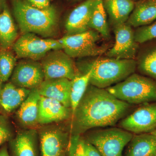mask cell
I'll use <instances>...</instances> for the list:
<instances>
[{
    "mask_svg": "<svg viewBox=\"0 0 156 156\" xmlns=\"http://www.w3.org/2000/svg\"><path fill=\"white\" fill-rule=\"evenodd\" d=\"M130 105L104 89L89 85L72 115L71 132L79 135L89 129L113 126L126 114Z\"/></svg>",
    "mask_w": 156,
    "mask_h": 156,
    "instance_id": "1",
    "label": "cell"
},
{
    "mask_svg": "<svg viewBox=\"0 0 156 156\" xmlns=\"http://www.w3.org/2000/svg\"><path fill=\"white\" fill-rule=\"evenodd\" d=\"M11 2L12 14L21 34L31 33L49 38L58 35L60 13L56 6L52 5L48 9H39L23 0Z\"/></svg>",
    "mask_w": 156,
    "mask_h": 156,
    "instance_id": "2",
    "label": "cell"
},
{
    "mask_svg": "<svg viewBox=\"0 0 156 156\" xmlns=\"http://www.w3.org/2000/svg\"><path fill=\"white\" fill-rule=\"evenodd\" d=\"M137 63L134 59L97 58L80 66L83 73L91 72L90 85L101 89L111 87L134 73Z\"/></svg>",
    "mask_w": 156,
    "mask_h": 156,
    "instance_id": "3",
    "label": "cell"
},
{
    "mask_svg": "<svg viewBox=\"0 0 156 156\" xmlns=\"http://www.w3.org/2000/svg\"><path fill=\"white\" fill-rule=\"evenodd\" d=\"M106 90L118 99L128 104L156 101V82L137 74H132Z\"/></svg>",
    "mask_w": 156,
    "mask_h": 156,
    "instance_id": "4",
    "label": "cell"
},
{
    "mask_svg": "<svg viewBox=\"0 0 156 156\" xmlns=\"http://www.w3.org/2000/svg\"><path fill=\"white\" fill-rule=\"evenodd\" d=\"M100 39V34L90 29L80 33L66 35L58 41L65 53L73 58L93 57L105 53L107 48L98 44Z\"/></svg>",
    "mask_w": 156,
    "mask_h": 156,
    "instance_id": "5",
    "label": "cell"
},
{
    "mask_svg": "<svg viewBox=\"0 0 156 156\" xmlns=\"http://www.w3.org/2000/svg\"><path fill=\"white\" fill-rule=\"evenodd\" d=\"M131 132L123 129L110 128L91 132L86 139L101 156H122L124 147L133 137Z\"/></svg>",
    "mask_w": 156,
    "mask_h": 156,
    "instance_id": "6",
    "label": "cell"
},
{
    "mask_svg": "<svg viewBox=\"0 0 156 156\" xmlns=\"http://www.w3.org/2000/svg\"><path fill=\"white\" fill-rule=\"evenodd\" d=\"M16 57L40 61L53 50H62L58 40L41 37L31 33L23 34L17 39L12 48Z\"/></svg>",
    "mask_w": 156,
    "mask_h": 156,
    "instance_id": "7",
    "label": "cell"
},
{
    "mask_svg": "<svg viewBox=\"0 0 156 156\" xmlns=\"http://www.w3.org/2000/svg\"><path fill=\"white\" fill-rule=\"evenodd\" d=\"M40 62L45 80L66 78L71 80L79 74L73 58L62 50H51Z\"/></svg>",
    "mask_w": 156,
    "mask_h": 156,
    "instance_id": "8",
    "label": "cell"
},
{
    "mask_svg": "<svg viewBox=\"0 0 156 156\" xmlns=\"http://www.w3.org/2000/svg\"><path fill=\"white\" fill-rule=\"evenodd\" d=\"M41 156H66L69 138L58 126H45L38 133Z\"/></svg>",
    "mask_w": 156,
    "mask_h": 156,
    "instance_id": "9",
    "label": "cell"
},
{
    "mask_svg": "<svg viewBox=\"0 0 156 156\" xmlns=\"http://www.w3.org/2000/svg\"><path fill=\"white\" fill-rule=\"evenodd\" d=\"M44 80L40 61L22 59L17 62L10 82L17 87L31 90L37 88Z\"/></svg>",
    "mask_w": 156,
    "mask_h": 156,
    "instance_id": "10",
    "label": "cell"
},
{
    "mask_svg": "<svg viewBox=\"0 0 156 156\" xmlns=\"http://www.w3.org/2000/svg\"><path fill=\"white\" fill-rule=\"evenodd\" d=\"M119 126L124 130L136 134L152 132L156 129V102L137 108L122 120Z\"/></svg>",
    "mask_w": 156,
    "mask_h": 156,
    "instance_id": "11",
    "label": "cell"
},
{
    "mask_svg": "<svg viewBox=\"0 0 156 156\" xmlns=\"http://www.w3.org/2000/svg\"><path fill=\"white\" fill-rule=\"evenodd\" d=\"M115 42L106 52L108 57L118 59H134L138 48L134 32L131 27L126 23L113 27Z\"/></svg>",
    "mask_w": 156,
    "mask_h": 156,
    "instance_id": "12",
    "label": "cell"
},
{
    "mask_svg": "<svg viewBox=\"0 0 156 156\" xmlns=\"http://www.w3.org/2000/svg\"><path fill=\"white\" fill-rule=\"evenodd\" d=\"M96 0H86L70 12L66 20V35L80 33L90 30L89 23Z\"/></svg>",
    "mask_w": 156,
    "mask_h": 156,
    "instance_id": "13",
    "label": "cell"
},
{
    "mask_svg": "<svg viewBox=\"0 0 156 156\" xmlns=\"http://www.w3.org/2000/svg\"><path fill=\"white\" fill-rule=\"evenodd\" d=\"M38 138L34 128L20 131L9 142L11 156H39Z\"/></svg>",
    "mask_w": 156,
    "mask_h": 156,
    "instance_id": "14",
    "label": "cell"
},
{
    "mask_svg": "<svg viewBox=\"0 0 156 156\" xmlns=\"http://www.w3.org/2000/svg\"><path fill=\"white\" fill-rule=\"evenodd\" d=\"M72 115L71 108L65 106L57 100L41 96L39 100L38 123L48 125L62 122Z\"/></svg>",
    "mask_w": 156,
    "mask_h": 156,
    "instance_id": "15",
    "label": "cell"
},
{
    "mask_svg": "<svg viewBox=\"0 0 156 156\" xmlns=\"http://www.w3.org/2000/svg\"><path fill=\"white\" fill-rule=\"evenodd\" d=\"M71 80L66 78L45 80L37 88L41 96L53 98L71 108Z\"/></svg>",
    "mask_w": 156,
    "mask_h": 156,
    "instance_id": "16",
    "label": "cell"
},
{
    "mask_svg": "<svg viewBox=\"0 0 156 156\" xmlns=\"http://www.w3.org/2000/svg\"><path fill=\"white\" fill-rule=\"evenodd\" d=\"M41 95L37 88L31 89L28 96L19 107L16 117L21 126L33 128L38 123L39 104Z\"/></svg>",
    "mask_w": 156,
    "mask_h": 156,
    "instance_id": "17",
    "label": "cell"
},
{
    "mask_svg": "<svg viewBox=\"0 0 156 156\" xmlns=\"http://www.w3.org/2000/svg\"><path fill=\"white\" fill-rule=\"evenodd\" d=\"M30 89L15 86L11 82L2 86L0 92V107L8 113L19 108L27 98Z\"/></svg>",
    "mask_w": 156,
    "mask_h": 156,
    "instance_id": "18",
    "label": "cell"
},
{
    "mask_svg": "<svg viewBox=\"0 0 156 156\" xmlns=\"http://www.w3.org/2000/svg\"><path fill=\"white\" fill-rule=\"evenodd\" d=\"M156 19V2L140 0L135 4L126 23L131 27H140L150 25Z\"/></svg>",
    "mask_w": 156,
    "mask_h": 156,
    "instance_id": "19",
    "label": "cell"
},
{
    "mask_svg": "<svg viewBox=\"0 0 156 156\" xmlns=\"http://www.w3.org/2000/svg\"><path fill=\"white\" fill-rule=\"evenodd\" d=\"M102 2L113 27L127 22L135 5L133 0H102Z\"/></svg>",
    "mask_w": 156,
    "mask_h": 156,
    "instance_id": "20",
    "label": "cell"
},
{
    "mask_svg": "<svg viewBox=\"0 0 156 156\" xmlns=\"http://www.w3.org/2000/svg\"><path fill=\"white\" fill-rule=\"evenodd\" d=\"M18 26L9 6L0 14V48L12 49L18 37Z\"/></svg>",
    "mask_w": 156,
    "mask_h": 156,
    "instance_id": "21",
    "label": "cell"
},
{
    "mask_svg": "<svg viewBox=\"0 0 156 156\" xmlns=\"http://www.w3.org/2000/svg\"><path fill=\"white\" fill-rule=\"evenodd\" d=\"M129 143L126 156H156V137L151 133L137 134Z\"/></svg>",
    "mask_w": 156,
    "mask_h": 156,
    "instance_id": "22",
    "label": "cell"
},
{
    "mask_svg": "<svg viewBox=\"0 0 156 156\" xmlns=\"http://www.w3.org/2000/svg\"><path fill=\"white\" fill-rule=\"evenodd\" d=\"M90 29L97 31L105 39L109 38L110 31L107 20L106 11L102 0H96L89 23Z\"/></svg>",
    "mask_w": 156,
    "mask_h": 156,
    "instance_id": "23",
    "label": "cell"
},
{
    "mask_svg": "<svg viewBox=\"0 0 156 156\" xmlns=\"http://www.w3.org/2000/svg\"><path fill=\"white\" fill-rule=\"evenodd\" d=\"M91 72L78 74L71 80L70 102L72 115L83 97L90 83Z\"/></svg>",
    "mask_w": 156,
    "mask_h": 156,
    "instance_id": "24",
    "label": "cell"
},
{
    "mask_svg": "<svg viewBox=\"0 0 156 156\" xmlns=\"http://www.w3.org/2000/svg\"><path fill=\"white\" fill-rule=\"evenodd\" d=\"M17 61L13 50L0 48V79L2 83H5L11 77Z\"/></svg>",
    "mask_w": 156,
    "mask_h": 156,
    "instance_id": "25",
    "label": "cell"
},
{
    "mask_svg": "<svg viewBox=\"0 0 156 156\" xmlns=\"http://www.w3.org/2000/svg\"><path fill=\"white\" fill-rule=\"evenodd\" d=\"M137 65L140 71L156 79V46L144 52Z\"/></svg>",
    "mask_w": 156,
    "mask_h": 156,
    "instance_id": "26",
    "label": "cell"
},
{
    "mask_svg": "<svg viewBox=\"0 0 156 156\" xmlns=\"http://www.w3.org/2000/svg\"><path fill=\"white\" fill-rule=\"evenodd\" d=\"M134 37L138 44L156 38V21L152 24L139 27L134 32Z\"/></svg>",
    "mask_w": 156,
    "mask_h": 156,
    "instance_id": "27",
    "label": "cell"
},
{
    "mask_svg": "<svg viewBox=\"0 0 156 156\" xmlns=\"http://www.w3.org/2000/svg\"><path fill=\"white\" fill-rule=\"evenodd\" d=\"M68 154L69 156H87L84 150L83 139L80 135H73L70 137Z\"/></svg>",
    "mask_w": 156,
    "mask_h": 156,
    "instance_id": "28",
    "label": "cell"
},
{
    "mask_svg": "<svg viewBox=\"0 0 156 156\" xmlns=\"http://www.w3.org/2000/svg\"><path fill=\"white\" fill-rule=\"evenodd\" d=\"M14 137L13 130L7 117L0 115V147Z\"/></svg>",
    "mask_w": 156,
    "mask_h": 156,
    "instance_id": "29",
    "label": "cell"
},
{
    "mask_svg": "<svg viewBox=\"0 0 156 156\" xmlns=\"http://www.w3.org/2000/svg\"><path fill=\"white\" fill-rule=\"evenodd\" d=\"M29 5L39 9H48L52 5V0H23Z\"/></svg>",
    "mask_w": 156,
    "mask_h": 156,
    "instance_id": "30",
    "label": "cell"
},
{
    "mask_svg": "<svg viewBox=\"0 0 156 156\" xmlns=\"http://www.w3.org/2000/svg\"><path fill=\"white\" fill-rule=\"evenodd\" d=\"M83 145L87 156H101L97 149L86 140L83 139Z\"/></svg>",
    "mask_w": 156,
    "mask_h": 156,
    "instance_id": "31",
    "label": "cell"
},
{
    "mask_svg": "<svg viewBox=\"0 0 156 156\" xmlns=\"http://www.w3.org/2000/svg\"><path fill=\"white\" fill-rule=\"evenodd\" d=\"M0 156H10L8 151V146L6 144H3L0 148Z\"/></svg>",
    "mask_w": 156,
    "mask_h": 156,
    "instance_id": "32",
    "label": "cell"
},
{
    "mask_svg": "<svg viewBox=\"0 0 156 156\" xmlns=\"http://www.w3.org/2000/svg\"><path fill=\"white\" fill-rule=\"evenodd\" d=\"M8 6L7 0H0V14L2 13Z\"/></svg>",
    "mask_w": 156,
    "mask_h": 156,
    "instance_id": "33",
    "label": "cell"
},
{
    "mask_svg": "<svg viewBox=\"0 0 156 156\" xmlns=\"http://www.w3.org/2000/svg\"><path fill=\"white\" fill-rule=\"evenodd\" d=\"M151 133L152 134H153V135H154V136L156 137V129L155 130H154V131H153L152 132H151Z\"/></svg>",
    "mask_w": 156,
    "mask_h": 156,
    "instance_id": "34",
    "label": "cell"
},
{
    "mask_svg": "<svg viewBox=\"0 0 156 156\" xmlns=\"http://www.w3.org/2000/svg\"><path fill=\"white\" fill-rule=\"evenodd\" d=\"M2 81H1V79H0V92H1V90L2 89Z\"/></svg>",
    "mask_w": 156,
    "mask_h": 156,
    "instance_id": "35",
    "label": "cell"
},
{
    "mask_svg": "<svg viewBox=\"0 0 156 156\" xmlns=\"http://www.w3.org/2000/svg\"><path fill=\"white\" fill-rule=\"evenodd\" d=\"M151 1H154V2H156V0H151Z\"/></svg>",
    "mask_w": 156,
    "mask_h": 156,
    "instance_id": "36",
    "label": "cell"
},
{
    "mask_svg": "<svg viewBox=\"0 0 156 156\" xmlns=\"http://www.w3.org/2000/svg\"><path fill=\"white\" fill-rule=\"evenodd\" d=\"M11 1H13V0H11Z\"/></svg>",
    "mask_w": 156,
    "mask_h": 156,
    "instance_id": "37",
    "label": "cell"
},
{
    "mask_svg": "<svg viewBox=\"0 0 156 156\" xmlns=\"http://www.w3.org/2000/svg\"><path fill=\"white\" fill-rule=\"evenodd\" d=\"M0 108H1V107H0Z\"/></svg>",
    "mask_w": 156,
    "mask_h": 156,
    "instance_id": "38",
    "label": "cell"
},
{
    "mask_svg": "<svg viewBox=\"0 0 156 156\" xmlns=\"http://www.w3.org/2000/svg\"><path fill=\"white\" fill-rule=\"evenodd\" d=\"M133 1H134V0H133Z\"/></svg>",
    "mask_w": 156,
    "mask_h": 156,
    "instance_id": "39",
    "label": "cell"
}]
</instances>
